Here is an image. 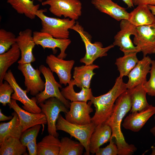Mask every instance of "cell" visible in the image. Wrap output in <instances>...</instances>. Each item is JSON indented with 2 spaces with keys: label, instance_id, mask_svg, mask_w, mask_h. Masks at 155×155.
Segmentation results:
<instances>
[{
  "label": "cell",
  "instance_id": "6da1fadb",
  "mask_svg": "<svg viewBox=\"0 0 155 155\" xmlns=\"http://www.w3.org/2000/svg\"><path fill=\"white\" fill-rule=\"evenodd\" d=\"M133 90V88L127 89L118 97L111 115L104 123L111 129V138L115 139L118 155H132L137 150L134 145L126 142L121 127L123 118L131 109V94Z\"/></svg>",
  "mask_w": 155,
  "mask_h": 155
},
{
  "label": "cell",
  "instance_id": "7a4b0ae2",
  "mask_svg": "<svg viewBox=\"0 0 155 155\" xmlns=\"http://www.w3.org/2000/svg\"><path fill=\"white\" fill-rule=\"evenodd\" d=\"M127 89L123 78L119 76L108 92L97 97L93 96L90 101L95 107V112L91 118V122L96 126L104 123L112 113L116 100Z\"/></svg>",
  "mask_w": 155,
  "mask_h": 155
},
{
  "label": "cell",
  "instance_id": "3957f363",
  "mask_svg": "<svg viewBox=\"0 0 155 155\" xmlns=\"http://www.w3.org/2000/svg\"><path fill=\"white\" fill-rule=\"evenodd\" d=\"M46 11V9H39L36 13V16L41 20L42 28L40 31L57 38H69V30L75 24V20L69 18L60 19L48 17L44 13Z\"/></svg>",
  "mask_w": 155,
  "mask_h": 155
},
{
  "label": "cell",
  "instance_id": "277c9868",
  "mask_svg": "<svg viewBox=\"0 0 155 155\" xmlns=\"http://www.w3.org/2000/svg\"><path fill=\"white\" fill-rule=\"evenodd\" d=\"M96 127L95 125L92 122L85 125L71 123L67 121L60 114L56 124L57 130H61L67 133L83 145L86 155L90 154V139Z\"/></svg>",
  "mask_w": 155,
  "mask_h": 155
},
{
  "label": "cell",
  "instance_id": "5b68a950",
  "mask_svg": "<svg viewBox=\"0 0 155 155\" xmlns=\"http://www.w3.org/2000/svg\"><path fill=\"white\" fill-rule=\"evenodd\" d=\"M71 29L79 34L85 45L86 53L84 57L80 59V62L85 65L93 64L94 61L98 58L107 56V52L115 46L113 44L103 47L102 44L100 42H96L92 43L91 36L84 30V28L78 22H76Z\"/></svg>",
  "mask_w": 155,
  "mask_h": 155
},
{
  "label": "cell",
  "instance_id": "8992f818",
  "mask_svg": "<svg viewBox=\"0 0 155 155\" xmlns=\"http://www.w3.org/2000/svg\"><path fill=\"white\" fill-rule=\"evenodd\" d=\"M38 69L43 74L45 79V88L42 92L35 97L37 104L43 103L51 97H55L60 100L67 108H69L70 103L61 94L59 88H62L61 84L56 81L53 72L49 67L43 65H40Z\"/></svg>",
  "mask_w": 155,
  "mask_h": 155
},
{
  "label": "cell",
  "instance_id": "52a82bcc",
  "mask_svg": "<svg viewBox=\"0 0 155 155\" xmlns=\"http://www.w3.org/2000/svg\"><path fill=\"white\" fill-rule=\"evenodd\" d=\"M42 5H49L50 11L58 17L63 16L75 20L82 14V3L79 0H46Z\"/></svg>",
  "mask_w": 155,
  "mask_h": 155
},
{
  "label": "cell",
  "instance_id": "ba28073f",
  "mask_svg": "<svg viewBox=\"0 0 155 155\" xmlns=\"http://www.w3.org/2000/svg\"><path fill=\"white\" fill-rule=\"evenodd\" d=\"M38 104L42 112L45 115L49 133L58 137L59 135L56 128L57 119L60 112L66 113L68 111V109L60 100L55 97L49 98L44 102Z\"/></svg>",
  "mask_w": 155,
  "mask_h": 155
},
{
  "label": "cell",
  "instance_id": "9c48e42d",
  "mask_svg": "<svg viewBox=\"0 0 155 155\" xmlns=\"http://www.w3.org/2000/svg\"><path fill=\"white\" fill-rule=\"evenodd\" d=\"M120 25V30L115 36L113 44L119 47L124 54L140 52L138 47L134 45L130 37L131 35H137L136 27L127 20L121 21Z\"/></svg>",
  "mask_w": 155,
  "mask_h": 155
},
{
  "label": "cell",
  "instance_id": "30bf717a",
  "mask_svg": "<svg viewBox=\"0 0 155 155\" xmlns=\"http://www.w3.org/2000/svg\"><path fill=\"white\" fill-rule=\"evenodd\" d=\"M17 68L24 77L27 93L35 96L44 90L45 82L40 76L41 72L39 69H34L31 63L19 64Z\"/></svg>",
  "mask_w": 155,
  "mask_h": 155
},
{
  "label": "cell",
  "instance_id": "8fae6325",
  "mask_svg": "<svg viewBox=\"0 0 155 155\" xmlns=\"http://www.w3.org/2000/svg\"><path fill=\"white\" fill-rule=\"evenodd\" d=\"M3 80L7 81L14 89V92L11 95V98L22 103L23 105L22 107L24 110L34 113H42L41 108L37 104L35 97H32L31 99L28 97L26 91L23 90L19 85L11 70L7 72Z\"/></svg>",
  "mask_w": 155,
  "mask_h": 155
},
{
  "label": "cell",
  "instance_id": "7c38bea8",
  "mask_svg": "<svg viewBox=\"0 0 155 155\" xmlns=\"http://www.w3.org/2000/svg\"><path fill=\"white\" fill-rule=\"evenodd\" d=\"M137 34L133 42L144 57L155 53V23L136 27Z\"/></svg>",
  "mask_w": 155,
  "mask_h": 155
},
{
  "label": "cell",
  "instance_id": "4fadbf2b",
  "mask_svg": "<svg viewBox=\"0 0 155 155\" xmlns=\"http://www.w3.org/2000/svg\"><path fill=\"white\" fill-rule=\"evenodd\" d=\"M33 36L36 45L41 46L44 49H51L54 54L57 53L56 48H59L60 52L57 57L63 59L66 58L67 55L66 50L71 42L70 39L57 38L40 31H34Z\"/></svg>",
  "mask_w": 155,
  "mask_h": 155
},
{
  "label": "cell",
  "instance_id": "5bb4252c",
  "mask_svg": "<svg viewBox=\"0 0 155 155\" xmlns=\"http://www.w3.org/2000/svg\"><path fill=\"white\" fill-rule=\"evenodd\" d=\"M92 104L83 101L72 102L69 110L65 113V119L71 123L85 125L91 123L90 114L93 111Z\"/></svg>",
  "mask_w": 155,
  "mask_h": 155
},
{
  "label": "cell",
  "instance_id": "9a60e30c",
  "mask_svg": "<svg viewBox=\"0 0 155 155\" xmlns=\"http://www.w3.org/2000/svg\"><path fill=\"white\" fill-rule=\"evenodd\" d=\"M46 63L51 71L57 74L60 84L66 86L70 83L71 80V70L75 63L74 60H65L54 55L50 54L47 56Z\"/></svg>",
  "mask_w": 155,
  "mask_h": 155
},
{
  "label": "cell",
  "instance_id": "2e32d148",
  "mask_svg": "<svg viewBox=\"0 0 155 155\" xmlns=\"http://www.w3.org/2000/svg\"><path fill=\"white\" fill-rule=\"evenodd\" d=\"M16 43L21 52V58L18 61L19 64L31 63L36 59L32 53L35 45L32 30L29 28L20 32L16 38Z\"/></svg>",
  "mask_w": 155,
  "mask_h": 155
},
{
  "label": "cell",
  "instance_id": "e0dca14e",
  "mask_svg": "<svg viewBox=\"0 0 155 155\" xmlns=\"http://www.w3.org/2000/svg\"><path fill=\"white\" fill-rule=\"evenodd\" d=\"M8 104L10 108L13 109L18 115L23 132L35 125L47 124L45 115L42 113H34L28 112L21 108L16 100L12 99Z\"/></svg>",
  "mask_w": 155,
  "mask_h": 155
},
{
  "label": "cell",
  "instance_id": "ac0fdd59",
  "mask_svg": "<svg viewBox=\"0 0 155 155\" xmlns=\"http://www.w3.org/2000/svg\"><path fill=\"white\" fill-rule=\"evenodd\" d=\"M152 60L149 56H146L139 61L127 75L129 80L126 83L127 89L133 88L146 82V76L151 69Z\"/></svg>",
  "mask_w": 155,
  "mask_h": 155
},
{
  "label": "cell",
  "instance_id": "d6986e66",
  "mask_svg": "<svg viewBox=\"0 0 155 155\" xmlns=\"http://www.w3.org/2000/svg\"><path fill=\"white\" fill-rule=\"evenodd\" d=\"M155 114V106L150 105L143 110L131 113L127 116L122 123V126L125 129L138 132Z\"/></svg>",
  "mask_w": 155,
  "mask_h": 155
},
{
  "label": "cell",
  "instance_id": "ffe728a7",
  "mask_svg": "<svg viewBox=\"0 0 155 155\" xmlns=\"http://www.w3.org/2000/svg\"><path fill=\"white\" fill-rule=\"evenodd\" d=\"M91 3L100 11L118 21L128 20L129 13L112 0H92Z\"/></svg>",
  "mask_w": 155,
  "mask_h": 155
},
{
  "label": "cell",
  "instance_id": "44dd1931",
  "mask_svg": "<svg viewBox=\"0 0 155 155\" xmlns=\"http://www.w3.org/2000/svg\"><path fill=\"white\" fill-rule=\"evenodd\" d=\"M112 135L111 129L108 125L104 123L96 126L90 139V152L95 154L101 146L110 141Z\"/></svg>",
  "mask_w": 155,
  "mask_h": 155
},
{
  "label": "cell",
  "instance_id": "7402d4cb",
  "mask_svg": "<svg viewBox=\"0 0 155 155\" xmlns=\"http://www.w3.org/2000/svg\"><path fill=\"white\" fill-rule=\"evenodd\" d=\"M128 20L135 27L155 23V16L147 5H137L129 13Z\"/></svg>",
  "mask_w": 155,
  "mask_h": 155
},
{
  "label": "cell",
  "instance_id": "603a6c76",
  "mask_svg": "<svg viewBox=\"0 0 155 155\" xmlns=\"http://www.w3.org/2000/svg\"><path fill=\"white\" fill-rule=\"evenodd\" d=\"M99 68L98 65L93 64L74 67L73 77L75 85L81 89L90 88L92 78L95 74L93 71Z\"/></svg>",
  "mask_w": 155,
  "mask_h": 155
},
{
  "label": "cell",
  "instance_id": "cb8c5ba5",
  "mask_svg": "<svg viewBox=\"0 0 155 155\" xmlns=\"http://www.w3.org/2000/svg\"><path fill=\"white\" fill-rule=\"evenodd\" d=\"M12 115L13 118L9 121L0 124V143L10 137L20 139L23 132L17 114L14 111Z\"/></svg>",
  "mask_w": 155,
  "mask_h": 155
},
{
  "label": "cell",
  "instance_id": "d4e9b609",
  "mask_svg": "<svg viewBox=\"0 0 155 155\" xmlns=\"http://www.w3.org/2000/svg\"><path fill=\"white\" fill-rule=\"evenodd\" d=\"M20 55V50L16 43L7 51L0 54V84L3 83L9 68L18 60Z\"/></svg>",
  "mask_w": 155,
  "mask_h": 155
},
{
  "label": "cell",
  "instance_id": "484cf974",
  "mask_svg": "<svg viewBox=\"0 0 155 155\" xmlns=\"http://www.w3.org/2000/svg\"><path fill=\"white\" fill-rule=\"evenodd\" d=\"M75 85L73 80L71 79L68 86L61 89V93L66 99L72 102L83 101L90 100L93 96L90 88H82L79 92L74 90Z\"/></svg>",
  "mask_w": 155,
  "mask_h": 155
},
{
  "label": "cell",
  "instance_id": "4316f807",
  "mask_svg": "<svg viewBox=\"0 0 155 155\" xmlns=\"http://www.w3.org/2000/svg\"><path fill=\"white\" fill-rule=\"evenodd\" d=\"M60 146L58 137L49 134L37 144V155H59Z\"/></svg>",
  "mask_w": 155,
  "mask_h": 155
},
{
  "label": "cell",
  "instance_id": "83f0119b",
  "mask_svg": "<svg viewBox=\"0 0 155 155\" xmlns=\"http://www.w3.org/2000/svg\"><path fill=\"white\" fill-rule=\"evenodd\" d=\"M7 2L18 13L31 20L35 18L40 7L39 4L34 5L33 0H7Z\"/></svg>",
  "mask_w": 155,
  "mask_h": 155
},
{
  "label": "cell",
  "instance_id": "f1b7e54d",
  "mask_svg": "<svg viewBox=\"0 0 155 155\" xmlns=\"http://www.w3.org/2000/svg\"><path fill=\"white\" fill-rule=\"evenodd\" d=\"M26 147L22 144L20 139L10 137L0 143V155H27Z\"/></svg>",
  "mask_w": 155,
  "mask_h": 155
},
{
  "label": "cell",
  "instance_id": "f546056e",
  "mask_svg": "<svg viewBox=\"0 0 155 155\" xmlns=\"http://www.w3.org/2000/svg\"><path fill=\"white\" fill-rule=\"evenodd\" d=\"M147 92L143 84H139L133 88L131 94V108L130 113L143 110L149 106L146 98Z\"/></svg>",
  "mask_w": 155,
  "mask_h": 155
},
{
  "label": "cell",
  "instance_id": "4dcf8cb0",
  "mask_svg": "<svg viewBox=\"0 0 155 155\" xmlns=\"http://www.w3.org/2000/svg\"><path fill=\"white\" fill-rule=\"evenodd\" d=\"M137 52H133L124 54L123 57L117 58L115 63L120 73L119 76L123 78L128 75L136 65L139 60L136 54Z\"/></svg>",
  "mask_w": 155,
  "mask_h": 155
},
{
  "label": "cell",
  "instance_id": "1f68e13d",
  "mask_svg": "<svg viewBox=\"0 0 155 155\" xmlns=\"http://www.w3.org/2000/svg\"><path fill=\"white\" fill-rule=\"evenodd\" d=\"M60 142L59 155H81L82 154L84 148L80 142L75 141L67 137H62Z\"/></svg>",
  "mask_w": 155,
  "mask_h": 155
},
{
  "label": "cell",
  "instance_id": "d6a6232c",
  "mask_svg": "<svg viewBox=\"0 0 155 155\" xmlns=\"http://www.w3.org/2000/svg\"><path fill=\"white\" fill-rule=\"evenodd\" d=\"M16 37L13 33L3 29H0V54L9 50L16 43Z\"/></svg>",
  "mask_w": 155,
  "mask_h": 155
},
{
  "label": "cell",
  "instance_id": "836d02e7",
  "mask_svg": "<svg viewBox=\"0 0 155 155\" xmlns=\"http://www.w3.org/2000/svg\"><path fill=\"white\" fill-rule=\"evenodd\" d=\"M14 91L13 87L6 81L0 84V102L3 106L11 103V95Z\"/></svg>",
  "mask_w": 155,
  "mask_h": 155
},
{
  "label": "cell",
  "instance_id": "e575fe53",
  "mask_svg": "<svg viewBox=\"0 0 155 155\" xmlns=\"http://www.w3.org/2000/svg\"><path fill=\"white\" fill-rule=\"evenodd\" d=\"M41 127V125H37L22 132L20 138L22 144L26 146L28 143L36 138Z\"/></svg>",
  "mask_w": 155,
  "mask_h": 155
},
{
  "label": "cell",
  "instance_id": "d590c367",
  "mask_svg": "<svg viewBox=\"0 0 155 155\" xmlns=\"http://www.w3.org/2000/svg\"><path fill=\"white\" fill-rule=\"evenodd\" d=\"M151 65L150 78L143 85L148 95L155 96V60H152Z\"/></svg>",
  "mask_w": 155,
  "mask_h": 155
},
{
  "label": "cell",
  "instance_id": "8d00e7d4",
  "mask_svg": "<svg viewBox=\"0 0 155 155\" xmlns=\"http://www.w3.org/2000/svg\"><path fill=\"white\" fill-rule=\"evenodd\" d=\"M111 139L109 144L105 148H100L95 154L96 155H117L118 150L116 143Z\"/></svg>",
  "mask_w": 155,
  "mask_h": 155
},
{
  "label": "cell",
  "instance_id": "74e56055",
  "mask_svg": "<svg viewBox=\"0 0 155 155\" xmlns=\"http://www.w3.org/2000/svg\"><path fill=\"white\" fill-rule=\"evenodd\" d=\"M26 146L29 155H37L38 147L36 138L28 143Z\"/></svg>",
  "mask_w": 155,
  "mask_h": 155
},
{
  "label": "cell",
  "instance_id": "f35d334b",
  "mask_svg": "<svg viewBox=\"0 0 155 155\" xmlns=\"http://www.w3.org/2000/svg\"><path fill=\"white\" fill-rule=\"evenodd\" d=\"M134 5H155V0H132Z\"/></svg>",
  "mask_w": 155,
  "mask_h": 155
},
{
  "label": "cell",
  "instance_id": "ab89813d",
  "mask_svg": "<svg viewBox=\"0 0 155 155\" xmlns=\"http://www.w3.org/2000/svg\"><path fill=\"white\" fill-rule=\"evenodd\" d=\"M12 116H7L4 115L2 112L1 109H0V121H4L11 120L13 118Z\"/></svg>",
  "mask_w": 155,
  "mask_h": 155
},
{
  "label": "cell",
  "instance_id": "60d3db41",
  "mask_svg": "<svg viewBox=\"0 0 155 155\" xmlns=\"http://www.w3.org/2000/svg\"><path fill=\"white\" fill-rule=\"evenodd\" d=\"M127 6L128 8H131L134 7L132 0H122Z\"/></svg>",
  "mask_w": 155,
  "mask_h": 155
},
{
  "label": "cell",
  "instance_id": "b9f144b4",
  "mask_svg": "<svg viewBox=\"0 0 155 155\" xmlns=\"http://www.w3.org/2000/svg\"><path fill=\"white\" fill-rule=\"evenodd\" d=\"M148 5L152 13L154 16H155V5Z\"/></svg>",
  "mask_w": 155,
  "mask_h": 155
},
{
  "label": "cell",
  "instance_id": "7bdbcfd3",
  "mask_svg": "<svg viewBox=\"0 0 155 155\" xmlns=\"http://www.w3.org/2000/svg\"><path fill=\"white\" fill-rule=\"evenodd\" d=\"M154 119L155 120V116L154 117ZM150 131V132L153 134V135L155 137V125L151 129Z\"/></svg>",
  "mask_w": 155,
  "mask_h": 155
},
{
  "label": "cell",
  "instance_id": "ee69618b",
  "mask_svg": "<svg viewBox=\"0 0 155 155\" xmlns=\"http://www.w3.org/2000/svg\"><path fill=\"white\" fill-rule=\"evenodd\" d=\"M151 148L152 150V153L151 155H155V147L154 146H152Z\"/></svg>",
  "mask_w": 155,
  "mask_h": 155
},
{
  "label": "cell",
  "instance_id": "f6af8a7d",
  "mask_svg": "<svg viewBox=\"0 0 155 155\" xmlns=\"http://www.w3.org/2000/svg\"><path fill=\"white\" fill-rule=\"evenodd\" d=\"M36 0L40 2H42L43 1L46 0Z\"/></svg>",
  "mask_w": 155,
  "mask_h": 155
}]
</instances>
